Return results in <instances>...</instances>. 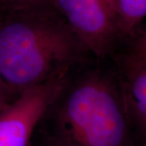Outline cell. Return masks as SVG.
I'll return each instance as SVG.
<instances>
[{
  "label": "cell",
  "mask_w": 146,
  "mask_h": 146,
  "mask_svg": "<svg viewBox=\"0 0 146 146\" xmlns=\"http://www.w3.org/2000/svg\"><path fill=\"white\" fill-rule=\"evenodd\" d=\"M114 3L126 44L136 35V28L146 16V0H114Z\"/></svg>",
  "instance_id": "cell-6"
},
{
  "label": "cell",
  "mask_w": 146,
  "mask_h": 146,
  "mask_svg": "<svg viewBox=\"0 0 146 146\" xmlns=\"http://www.w3.org/2000/svg\"><path fill=\"white\" fill-rule=\"evenodd\" d=\"M114 58L127 65L145 64L146 29L141 33H136Z\"/></svg>",
  "instance_id": "cell-7"
},
{
  "label": "cell",
  "mask_w": 146,
  "mask_h": 146,
  "mask_svg": "<svg viewBox=\"0 0 146 146\" xmlns=\"http://www.w3.org/2000/svg\"><path fill=\"white\" fill-rule=\"evenodd\" d=\"M113 59L135 145L146 146V63L127 65Z\"/></svg>",
  "instance_id": "cell-5"
},
{
  "label": "cell",
  "mask_w": 146,
  "mask_h": 146,
  "mask_svg": "<svg viewBox=\"0 0 146 146\" xmlns=\"http://www.w3.org/2000/svg\"><path fill=\"white\" fill-rule=\"evenodd\" d=\"M65 75L25 91L0 115V146H29L36 123Z\"/></svg>",
  "instance_id": "cell-4"
},
{
  "label": "cell",
  "mask_w": 146,
  "mask_h": 146,
  "mask_svg": "<svg viewBox=\"0 0 146 146\" xmlns=\"http://www.w3.org/2000/svg\"><path fill=\"white\" fill-rule=\"evenodd\" d=\"M36 146H136L113 58L76 63L36 123Z\"/></svg>",
  "instance_id": "cell-1"
},
{
  "label": "cell",
  "mask_w": 146,
  "mask_h": 146,
  "mask_svg": "<svg viewBox=\"0 0 146 146\" xmlns=\"http://www.w3.org/2000/svg\"><path fill=\"white\" fill-rule=\"evenodd\" d=\"M89 54L51 3L0 12V78L15 98Z\"/></svg>",
  "instance_id": "cell-2"
},
{
  "label": "cell",
  "mask_w": 146,
  "mask_h": 146,
  "mask_svg": "<svg viewBox=\"0 0 146 146\" xmlns=\"http://www.w3.org/2000/svg\"><path fill=\"white\" fill-rule=\"evenodd\" d=\"M51 0H0V12L50 3Z\"/></svg>",
  "instance_id": "cell-8"
},
{
  "label": "cell",
  "mask_w": 146,
  "mask_h": 146,
  "mask_svg": "<svg viewBox=\"0 0 146 146\" xmlns=\"http://www.w3.org/2000/svg\"><path fill=\"white\" fill-rule=\"evenodd\" d=\"M16 98H15L4 82L0 78V115L3 114L7 107Z\"/></svg>",
  "instance_id": "cell-9"
},
{
  "label": "cell",
  "mask_w": 146,
  "mask_h": 146,
  "mask_svg": "<svg viewBox=\"0 0 146 146\" xmlns=\"http://www.w3.org/2000/svg\"><path fill=\"white\" fill-rule=\"evenodd\" d=\"M29 146H33V145H29Z\"/></svg>",
  "instance_id": "cell-10"
},
{
  "label": "cell",
  "mask_w": 146,
  "mask_h": 146,
  "mask_svg": "<svg viewBox=\"0 0 146 146\" xmlns=\"http://www.w3.org/2000/svg\"><path fill=\"white\" fill-rule=\"evenodd\" d=\"M50 3L95 57L113 58L124 46L114 0H51Z\"/></svg>",
  "instance_id": "cell-3"
}]
</instances>
